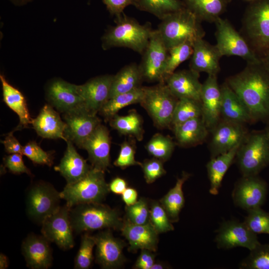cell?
Masks as SVG:
<instances>
[{
  "label": "cell",
  "instance_id": "1",
  "mask_svg": "<svg viewBox=\"0 0 269 269\" xmlns=\"http://www.w3.org/2000/svg\"><path fill=\"white\" fill-rule=\"evenodd\" d=\"M226 82L245 104L254 122L269 119V70L263 62L247 63Z\"/></svg>",
  "mask_w": 269,
  "mask_h": 269
},
{
  "label": "cell",
  "instance_id": "2",
  "mask_svg": "<svg viewBox=\"0 0 269 269\" xmlns=\"http://www.w3.org/2000/svg\"><path fill=\"white\" fill-rule=\"evenodd\" d=\"M115 23L102 36L103 48L125 47L142 54L153 30L151 23L141 24L124 12L116 16Z\"/></svg>",
  "mask_w": 269,
  "mask_h": 269
},
{
  "label": "cell",
  "instance_id": "3",
  "mask_svg": "<svg viewBox=\"0 0 269 269\" xmlns=\"http://www.w3.org/2000/svg\"><path fill=\"white\" fill-rule=\"evenodd\" d=\"M201 21L186 7L161 19L158 31L168 49L185 42L193 44L203 38L205 32Z\"/></svg>",
  "mask_w": 269,
  "mask_h": 269
},
{
  "label": "cell",
  "instance_id": "4",
  "mask_svg": "<svg viewBox=\"0 0 269 269\" xmlns=\"http://www.w3.org/2000/svg\"><path fill=\"white\" fill-rule=\"evenodd\" d=\"M242 35L262 58L269 51V0H253L244 14Z\"/></svg>",
  "mask_w": 269,
  "mask_h": 269
},
{
  "label": "cell",
  "instance_id": "5",
  "mask_svg": "<svg viewBox=\"0 0 269 269\" xmlns=\"http://www.w3.org/2000/svg\"><path fill=\"white\" fill-rule=\"evenodd\" d=\"M73 231L80 233L103 229L121 230L124 222L115 209L101 204H81L70 209Z\"/></svg>",
  "mask_w": 269,
  "mask_h": 269
},
{
  "label": "cell",
  "instance_id": "6",
  "mask_svg": "<svg viewBox=\"0 0 269 269\" xmlns=\"http://www.w3.org/2000/svg\"><path fill=\"white\" fill-rule=\"evenodd\" d=\"M104 172L92 166L83 178L66 184L60 192L61 199L70 208L81 204L101 203L110 191Z\"/></svg>",
  "mask_w": 269,
  "mask_h": 269
},
{
  "label": "cell",
  "instance_id": "7",
  "mask_svg": "<svg viewBox=\"0 0 269 269\" xmlns=\"http://www.w3.org/2000/svg\"><path fill=\"white\" fill-rule=\"evenodd\" d=\"M235 158L244 176L258 175L269 165V141L265 131L248 133Z\"/></svg>",
  "mask_w": 269,
  "mask_h": 269
},
{
  "label": "cell",
  "instance_id": "8",
  "mask_svg": "<svg viewBox=\"0 0 269 269\" xmlns=\"http://www.w3.org/2000/svg\"><path fill=\"white\" fill-rule=\"evenodd\" d=\"M178 100L165 83H158L153 86L144 87V96L140 104L154 124L163 129L171 125Z\"/></svg>",
  "mask_w": 269,
  "mask_h": 269
},
{
  "label": "cell",
  "instance_id": "9",
  "mask_svg": "<svg viewBox=\"0 0 269 269\" xmlns=\"http://www.w3.org/2000/svg\"><path fill=\"white\" fill-rule=\"evenodd\" d=\"M216 27L215 45L222 56H236L248 64L262 62L243 36L239 33L226 19L219 17L215 22Z\"/></svg>",
  "mask_w": 269,
  "mask_h": 269
},
{
  "label": "cell",
  "instance_id": "10",
  "mask_svg": "<svg viewBox=\"0 0 269 269\" xmlns=\"http://www.w3.org/2000/svg\"><path fill=\"white\" fill-rule=\"evenodd\" d=\"M60 192L51 184L43 181L35 183L26 194V213L31 220L42 224L60 207Z\"/></svg>",
  "mask_w": 269,
  "mask_h": 269
},
{
  "label": "cell",
  "instance_id": "11",
  "mask_svg": "<svg viewBox=\"0 0 269 269\" xmlns=\"http://www.w3.org/2000/svg\"><path fill=\"white\" fill-rule=\"evenodd\" d=\"M139 65L143 80L164 83V72L168 55L166 47L157 29L153 30L142 53Z\"/></svg>",
  "mask_w": 269,
  "mask_h": 269
},
{
  "label": "cell",
  "instance_id": "12",
  "mask_svg": "<svg viewBox=\"0 0 269 269\" xmlns=\"http://www.w3.org/2000/svg\"><path fill=\"white\" fill-rule=\"evenodd\" d=\"M70 209L66 205L60 207L42 222L41 233L50 242L63 250L74 246L73 230L70 219Z\"/></svg>",
  "mask_w": 269,
  "mask_h": 269
},
{
  "label": "cell",
  "instance_id": "13",
  "mask_svg": "<svg viewBox=\"0 0 269 269\" xmlns=\"http://www.w3.org/2000/svg\"><path fill=\"white\" fill-rule=\"evenodd\" d=\"M268 190L267 183L258 175L243 176L235 184L232 199L236 206L247 211L262 207Z\"/></svg>",
  "mask_w": 269,
  "mask_h": 269
},
{
  "label": "cell",
  "instance_id": "14",
  "mask_svg": "<svg viewBox=\"0 0 269 269\" xmlns=\"http://www.w3.org/2000/svg\"><path fill=\"white\" fill-rule=\"evenodd\" d=\"M63 118L66 123V141L70 140L80 148L101 124L97 115L85 107L64 113Z\"/></svg>",
  "mask_w": 269,
  "mask_h": 269
},
{
  "label": "cell",
  "instance_id": "15",
  "mask_svg": "<svg viewBox=\"0 0 269 269\" xmlns=\"http://www.w3.org/2000/svg\"><path fill=\"white\" fill-rule=\"evenodd\" d=\"M216 233L215 242L219 249L243 247L251 251L260 244L257 234L252 232L244 222L234 220L225 221Z\"/></svg>",
  "mask_w": 269,
  "mask_h": 269
},
{
  "label": "cell",
  "instance_id": "16",
  "mask_svg": "<svg viewBox=\"0 0 269 269\" xmlns=\"http://www.w3.org/2000/svg\"><path fill=\"white\" fill-rule=\"evenodd\" d=\"M210 131L211 158L227 152L240 144L248 134L243 124L222 119Z\"/></svg>",
  "mask_w": 269,
  "mask_h": 269
},
{
  "label": "cell",
  "instance_id": "17",
  "mask_svg": "<svg viewBox=\"0 0 269 269\" xmlns=\"http://www.w3.org/2000/svg\"><path fill=\"white\" fill-rule=\"evenodd\" d=\"M46 94L50 105L63 114L85 107L77 85L62 79H56L50 82Z\"/></svg>",
  "mask_w": 269,
  "mask_h": 269
},
{
  "label": "cell",
  "instance_id": "18",
  "mask_svg": "<svg viewBox=\"0 0 269 269\" xmlns=\"http://www.w3.org/2000/svg\"><path fill=\"white\" fill-rule=\"evenodd\" d=\"M96 241V260L103 269L121 267L125 262L124 243L114 237L109 229L94 236Z\"/></svg>",
  "mask_w": 269,
  "mask_h": 269
},
{
  "label": "cell",
  "instance_id": "19",
  "mask_svg": "<svg viewBox=\"0 0 269 269\" xmlns=\"http://www.w3.org/2000/svg\"><path fill=\"white\" fill-rule=\"evenodd\" d=\"M113 77L112 75H101L77 85L85 108L92 113L97 115L110 99Z\"/></svg>",
  "mask_w": 269,
  "mask_h": 269
},
{
  "label": "cell",
  "instance_id": "20",
  "mask_svg": "<svg viewBox=\"0 0 269 269\" xmlns=\"http://www.w3.org/2000/svg\"><path fill=\"white\" fill-rule=\"evenodd\" d=\"M86 149L92 166L105 171L110 166L111 137L108 128L101 124L85 141Z\"/></svg>",
  "mask_w": 269,
  "mask_h": 269
},
{
  "label": "cell",
  "instance_id": "21",
  "mask_svg": "<svg viewBox=\"0 0 269 269\" xmlns=\"http://www.w3.org/2000/svg\"><path fill=\"white\" fill-rule=\"evenodd\" d=\"M221 91L216 75H208L202 84L200 101L202 118L209 130H212L221 120Z\"/></svg>",
  "mask_w": 269,
  "mask_h": 269
},
{
  "label": "cell",
  "instance_id": "22",
  "mask_svg": "<svg viewBox=\"0 0 269 269\" xmlns=\"http://www.w3.org/2000/svg\"><path fill=\"white\" fill-rule=\"evenodd\" d=\"M50 242L43 235L30 234L23 241L21 251L27 266L32 269H47L52 264Z\"/></svg>",
  "mask_w": 269,
  "mask_h": 269
},
{
  "label": "cell",
  "instance_id": "23",
  "mask_svg": "<svg viewBox=\"0 0 269 269\" xmlns=\"http://www.w3.org/2000/svg\"><path fill=\"white\" fill-rule=\"evenodd\" d=\"M199 78V73L190 69L173 72L165 79L164 83L177 99L200 101L202 84Z\"/></svg>",
  "mask_w": 269,
  "mask_h": 269
},
{
  "label": "cell",
  "instance_id": "24",
  "mask_svg": "<svg viewBox=\"0 0 269 269\" xmlns=\"http://www.w3.org/2000/svg\"><path fill=\"white\" fill-rule=\"evenodd\" d=\"M190 69L198 73L217 75L220 70L219 61L222 57L216 45L200 38L193 43Z\"/></svg>",
  "mask_w": 269,
  "mask_h": 269
},
{
  "label": "cell",
  "instance_id": "25",
  "mask_svg": "<svg viewBox=\"0 0 269 269\" xmlns=\"http://www.w3.org/2000/svg\"><path fill=\"white\" fill-rule=\"evenodd\" d=\"M120 230L129 242V251L146 249L154 252L157 250L158 234L150 222L137 225L127 220L124 221Z\"/></svg>",
  "mask_w": 269,
  "mask_h": 269
},
{
  "label": "cell",
  "instance_id": "26",
  "mask_svg": "<svg viewBox=\"0 0 269 269\" xmlns=\"http://www.w3.org/2000/svg\"><path fill=\"white\" fill-rule=\"evenodd\" d=\"M222 120L244 124L254 122L245 104L226 82L220 86Z\"/></svg>",
  "mask_w": 269,
  "mask_h": 269
},
{
  "label": "cell",
  "instance_id": "27",
  "mask_svg": "<svg viewBox=\"0 0 269 269\" xmlns=\"http://www.w3.org/2000/svg\"><path fill=\"white\" fill-rule=\"evenodd\" d=\"M31 125L37 134L45 138H62L66 141V123L50 105L46 104L38 116L32 119Z\"/></svg>",
  "mask_w": 269,
  "mask_h": 269
},
{
  "label": "cell",
  "instance_id": "28",
  "mask_svg": "<svg viewBox=\"0 0 269 269\" xmlns=\"http://www.w3.org/2000/svg\"><path fill=\"white\" fill-rule=\"evenodd\" d=\"M67 147L59 164L55 167L56 171L65 179L67 184L76 182L85 176L92 166L76 151L73 143L67 140Z\"/></svg>",
  "mask_w": 269,
  "mask_h": 269
},
{
  "label": "cell",
  "instance_id": "29",
  "mask_svg": "<svg viewBox=\"0 0 269 269\" xmlns=\"http://www.w3.org/2000/svg\"><path fill=\"white\" fill-rule=\"evenodd\" d=\"M0 80L2 85L3 101L5 104L18 116L19 123L14 130L27 128L31 124V118L26 99L22 93L9 84L1 74Z\"/></svg>",
  "mask_w": 269,
  "mask_h": 269
},
{
  "label": "cell",
  "instance_id": "30",
  "mask_svg": "<svg viewBox=\"0 0 269 269\" xmlns=\"http://www.w3.org/2000/svg\"><path fill=\"white\" fill-rule=\"evenodd\" d=\"M173 128L178 143L184 147L202 143L209 131L202 117L188 120Z\"/></svg>",
  "mask_w": 269,
  "mask_h": 269
},
{
  "label": "cell",
  "instance_id": "31",
  "mask_svg": "<svg viewBox=\"0 0 269 269\" xmlns=\"http://www.w3.org/2000/svg\"><path fill=\"white\" fill-rule=\"evenodd\" d=\"M240 144L227 152L211 158L207 163L206 168L210 184L209 191L212 195L219 193L223 177L236 158Z\"/></svg>",
  "mask_w": 269,
  "mask_h": 269
},
{
  "label": "cell",
  "instance_id": "32",
  "mask_svg": "<svg viewBox=\"0 0 269 269\" xmlns=\"http://www.w3.org/2000/svg\"><path fill=\"white\" fill-rule=\"evenodd\" d=\"M143 80L139 65L133 63L126 65L114 75L110 99L141 87Z\"/></svg>",
  "mask_w": 269,
  "mask_h": 269
},
{
  "label": "cell",
  "instance_id": "33",
  "mask_svg": "<svg viewBox=\"0 0 269 269\" xmlns=\"http://www.w3.org/2000/svg\"><path fill=\"white\" fill-rule=\"evenodd\" d=\"M230 0H183L185 6L201 20L214 22L226 10Z\"/></svg>",
  "mask_w": 269,
  "mask_h": 269
},
{
  "label": "cell",
  "instance_id": "34",
  "mask_svg": "<svg viewBox=\"0 0 269 269\" xmlns=\"http://www.w3.org/2000/svg\"><path fill=\"white\" fill-rule=\"evenodd\" d=\"M190 176L189 173L183 172L181 177L177 179L174 186L159 201L172 223L179 220V213L185 202L182 187Z\"/></svg>",
  "mask_w": 269,
  "mask_h": 269
},
{
  "label": "cell",
  "instance_id": "35",
  "mask_svg": "<svg viewBox=\"0 0 269 269\" xmlns=\"http://www.w3.org/2000/svg\"><path fill=\"white\" fill-rule=\"evenodd\" d=\"M144 94V87L141 86L132 91L120 94L109 99L99 113L106 119H111L122 109L129 105L139 103Z\"/></svg>",
  "mask_w": 269,
  "mask_h": 269
},
{
  "label": "cell",
  "instance_id": "36",
  "mask_svg": "<svg viewBox=\"0 0 269 269\" xmlns=\"http://www.w3.org/2000/svg\"><path fill=\"white\" fill-rule=\"evenodd\" d=\"M142 124L141 117L134 111L126 116L116 114L110 121L111 127L120 134L133 136L139 141L143 139L144 130Z\"/></svg>",
  "mask_w": 269,
  "mask_h": 269
},
{
  "label": "cell",
  "instance_id": "37",
  "mask_svg": "<svg viewBox=\"0 0 269 269\" xmlns=\"http://www.w3.org/2000/svg\"><path fill=\"white\" fill-rule=\"evenodd\" d=\"M133 5L162 19L167 15L185 7L180 0H133Z\"/></svg>",
  "mask_w": 269,
  "mask_h": 269
},
{
  "label": "cell",
  "instance_id": "38",
  "mask_svg": "<svg viewBox=\"0 0 269 269\" xmlns=\"http://www.w3.org/2000/svg\"><path fill=\"white\" fill-rule=\"evenodd\" d=\"M202 115L200 101L187 98L180 99L175 108L171 125L174 127L188 120L202 117Z\"/></svg>",
  "mask_w": 269,
  "mask_h": 269
},
{
  "label": "cell",
  "instance_id": "39",
  "mask_svg": "<svg viewBox=\"0 0 269 269\" xmlns=\"http://www.w3.org/2000/svg\"><path fill=\"white\" fill-rule=\"evenodd\" d=\"M174 147L175 143L172 139L160 134H154L145 145L149 154L163 162L170 158Z\"/></svg>",
  "mask_w": 269,
  "mask_h": 269
},
{
  "label": "cell",
  "instance_id": "40",
  "mask_svg": "<svg viewBox=\"0 0 269 269\" xmlns=\"http://www.w3.org/2000/svg\"><path fill=\"white\" fill-rule=\"evenodd\" d=\"M193 44L185 42L168 49V55L164 72L165 79L175 72L182 63L191 58L193 51Z\"/></svg>",
  "mask_w": 269,
  "mask_h": 269
},
{
  "label": "cell",
  "instance_id": "41",
  "mask_svg": "<svg viewBox=\"0 0 269 269\" xmlns=\"http://www.w3.org/2000/svg\"><path fill=\"white\" fill-rule=\"evenodd\" d=\"M241 262L242 269H269V243L260 244Z\"/></svg>",
  "mask_w": 269,
  "mask_h": 269
},
{
  "label": "cell",
  "instance_id": "42",
  "mask_svg": "<svg viewBox=\"0 0 269 269\" xmlns=\"http://www.w3.org/2000/svg\"><path fill=\"white\" fill-rule=\"evenodd\" d=\"M247 213L244 222L248 228L257 235H269V213L261 207L249 210Z\"/></svg>",
  "mask_w": 269,
  "mask_h": 269
},
{
  "label": "cell",
  "instance_id": "43",
  "mask_svg": "<svg viewBox=\"0 0 269 269\" xmlns=\"http://www.w3.org/2000/svg\"><path fill=\"white\" fill-rule=\"evenodd\" d=\"M96 246L95 237L87 233L81 238L80 246L74 261V268L87 269L90 268L93 260V251Z\"/></svg>",
  "mask_w": 269,
  "mask_h": 269
},
{
  "label": "cell",
  "instance_id": "44",
  "mask_svg": "<svg viewBox=\"0 0 269 269\" xmlns=\"http://www.w3.org/2000/svg\"><path fill=\"white\" fill-rule=\"evenodd\" d=\"M149 222L158 234L173 231L172 222L160 202L153 201L149 208Z\"/></svg>",
  "mask_w": 269,
  "mask_h": 269
},
{
  "label": "cell",
  "instance_id": "45",
  "mask_svg": "<svg viewBox=\"0 0 269 269\" xmlns=\"http://www.w3.org/2000/svg\"><path fill=\"white\" fill-rule=\"evenodd\" d=\"M127 220L137 225H144L149 222V208L146 199L141 198L134 204L126 206Z\"/></svg>",
  "mask_w": 269,
  "mask_h": 269
},
{
  "label": "cell",
  "instance_id": "46",
  "mask_svg": "<svg viewBox=\"0 0 269 269\" xmlns=\"http://www.w3.org/2000/svg\"><path fill=\"white\" fill-rule=\"evenodd\" d=\"M22 155L34 163L49 166L53 164V157L50 152L44 151L35 141H30L23 146Z\"/></svg>",
  "mask_w": 269,
  "mask_h": 269
},
{
  "label": "cell",
  "instance_id": "47",
  "mask_svg": "<svg viewBox=\"0 0 269 269\" xmlns=\"http://www.w3.org/2000/svg\"><path fill=\"white\" fill-rule=\"evenodd\" d=\"M135 149L134 145L130 141H124L120 146L119 155L114 164L115 166L125 169L132 165H139L142 163L135 159Z\"/></svg>",
  "mask_w": 269,
  "mask_h": 269
},
{
  "label": "cell",
  "instance_id": "48",
  "mask_svg": "<svg viewBox=\"0 0 269 269\" xmlns=\"http://www.w3.org/2000/svg\"><path fill=\"white\" fill-rule=\"evenodd\" d=\"M163 163L162 161L155 157L145 159L142 163L141 167L147 183H152L165 174L166 172L164 168Z\"/></svg>",
  "mask_w": 269,
  "mask_h": 269
},
{
  "label": "cell",
  "instance_id": "49",
  "mask_svg": "<svg viewBox=\"0 0 269 269\" xmlns=\"http://www.w3.org/2000/svg\"><path fill=\"white\" fill-rule=\"evenodd\" d=\"M22 155L20 153H12L5 156L3 158L4 166L13 173H25L30 175L31 172L25 165Z\"/></svg>",
  "mask_w": 269,
  "mask_h": 269
},
{
  "label": "cell",
  "instance_id": "50",
  "mask_svg": "<svg viewBox=\"0 0 269 269\" xmlns=\"http://www.w3.org/2000/svg\"><path fill=\"white\" fill-rule=\"evenodd\" d=\"M153 252L146 250H141L140 254L134 266L136 269H151L155 263V256Z\"/></svg>",
  "mask_w": 269,
  "mask_h": 269
},
{
  "label": "cell",
  "instance_id": "51",
  "mask_svg": "<svg viewBox=\"0 0 269 269\" xmlns=\"http://www.w3.org/2000/svg\"><path fill=\"white\" fill-rule=\"evenodd\" d=\"M110 13L116 16L123 13L124 9L133 5V0H103Z\"/></svg>",
  "mask_w": 269,
  "mask_h": 269
},
{
  "label": "cell",
  "instance_id": "52",
  "mask_svg": "<svg viewBox=\"0 0 269 269\" xmlns=\"http://www.w3.org/2000/svg\"><path fill=\"white\" fill-rule=\"evenodd\" d=\"M9 133L1 142L3 144L5 151L10 154L20 153L22 154L23 147L18 140L13 136V132Z\"/></svg>",
  "mask_w": 269,
  "mask_h": 269
},
{
  "label": "cell",
  "instance_id": "53",
  "mask_svg": "<svg viewBox=\"0 0 269 269\" xmlns=\"http://www.w3.org/2000/svg\"><path fill=\"white\" fill-rule=\"evenodd\" d=\"M110 191L116 194H122L127 187V183L125 179L120 177L113 179L109 184Z\"/></svg>",
  "mask_w": 269,
  "mask_h": 269
},
{
  "label": "cell",
  "instance_id": "54",
  "mask_svg": "<svg viewBox=\"0 0 269 269\" xmlns=\"http://www.w3.org/2000/svg\"><path fill=\"white\" fill-rule=\"evenodd\" d=\"M121 195L126 206L132 205L137 201L138 193L133 188L127 187Z\"/></svg>",
  "mask_w": 269,
  "mask_h": 269
},
{
  "label": "cell",
  "instance_id": "55",
  "mask_svg": "<svg viewBox=\"0 0 269 269\" xmlns=\"http://www.w3.org/2000/svg\"><path fill=\"white\" fill-rule=\"evenodd\" d=\"M8 261L7 257L3 254L0 255V269H5L8 267Z\"/></svg>",
  "mask_w": 269,
  "mask_h": 269
},
{
  "label": "cell",
  "instance_id": "56",
  "mask_svg": "<svg viewBox=\"0 0 269 269\" xmlns=\"http://www.w3.org/2000/svg\"><path fill=\"white\" fill-rule=\"evenodd\" d=\"M16 5H23L34 0H9Z\"/></svg>",
  "mask_w": 269,
  "mask_h": 269
},
{
  "label": "cell",
  "instance_id": "57",
  "mask_svg": "<svg viewBox=\"0 0 269 269\" xmlns=\"http://www.w3.org/2000/svg\"><path fill=\"white\" fill-rule=\"evenodd\" d=\"M262 61L265 67L269 70V51L262 58Z\"/></svg>",
  "mask_w": 269,
  "mask_h": 269
},
{
  "label": "cell",
  "instance_id": "58",
  "mask_svg": "<svg viewBox=\"0 0 269 269\" xmlns=\"http://www.w3.org/2000/svg\"><path fill=\"white\" fill-rule=\"evenodd\" d=\"M164 268H165V267L162 264L155 263L152 266L151 269H162Z\"/></svg>",
  "mask_w": 269,
  "mask_h": 269
},
{
  "label": "cell",
  "instance_id": "59",
  "mask_svg": "<svg viewBox=\"0 0 269 269\" xmlns=\"http://www.w3.org/2000/svg\"><path fill=\"white\" fill-rule=\"evenodd\" d=\"M265 131L266 132V133L267 134L268 138L269 141V124L267 126V127H266V130Z\"/></svg>",
  "mask_w": 269,
  "mask_h": 269
},
{
  "label": "cell",
  "instance_id": "60",
  "mask_svg": "<svg viewBox=\"0 0 269 269\" xmlns=\"http://www.w3.org/2000/svg\"><path fill=\"white\" fill-rule=\"evenodd\" d=\"M251 0V1H252V0Z\"/></svg>",
  "mask_w": 269,
  "mask_h": 269
}]
</instances>
